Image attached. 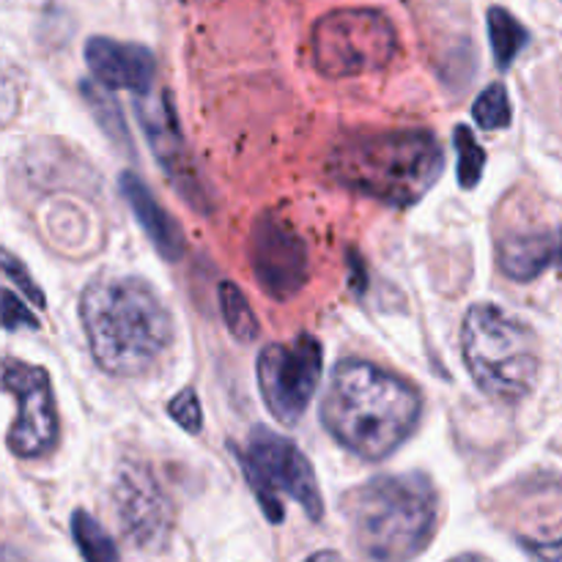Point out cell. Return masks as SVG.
<instances>
[{
	"label": "cell",
	"instance_id": "cell-14",
	"mask_svg": "<svg viewBox=\"0 0 562 562\" xmlns=\"http://www.w3.org/2000/svg\"><path fill=\"white\" fill-rule=\"evenodd\" d=\"M121 198L126 201V206L135 214L137 225L146 231L148 241L154 245V250L165 258V261H179L184 256V231L168 214V209L154 198V192L148 190L146 181L137 173L126 170L119 179Z\"/></svg>",
	"mask_w": 562,
	"mask_h": 562
},
{
	"label": "cell",
	"instance_id": "cell-1",
	"mask_svg": "<svg viewBox=\"0 0 562 562\" xmlns=\"http://www.w3.org/2000/svg\"><path fill=\"white\" fill-rule=\"evenodd\" d=\"M423 398L412 382L366 360H344L322 401V423L338 445L368 461L401 448L420 423Z\"/></svg>",
	"mask_w": 562,
	"mask_h": 562
},
{
	"label": "cell",
	"instance_id": "cell-16",
	"mask_svg": "<svg viewBox=\"0 0 562 562\" xmlns=\"http://www.w3.org/2000/svg\"><path fill=\"white\" fill-rule=\"evenodd\" d=\"M488 38H492L497 66L499 69H508L516 60V55L527 47L530 33H527V27L510 11L494 5V9H488Z\"/></svg>",
	"mask_w": 562,
	"mask_h": 562
},
{
	"label": "cell",
	"instance_id": "cell-18",
	"mask_svg": "<svg viewBox=\"0 0 562 562\" xmlns=\"http://www.w3.org/2000/svg\"><path fill=\"white\" fill-rule=\"evenodd\" d=\"M71 538H75L86 562H121L113 538L86 510H75V516H71Z\"/></svg>",
	"mask_w": 562,
	"mask_h": 562
},
{
	"label": "cell",
	"instance_id": "cell-19",
	"mask_svg": "<svg viewBox=\"0 0 562 562\" xmlns=\"http://www.w3.org/2000/svg\"><path fill=\"white\" fill-rule=\"evenodd\" d=\"M472 115H475V121L483 126V130L488 132L505 130V126L510 124V115H514V110H510L508 88H505L503 82L488 86L486 91L475 99V104H472Z\"/></svg>",
	"mask_w": 562,
	"mask_h": 562
},
{
	"label": "cell",
	"instance_id": "cell-13",
	"mask_svg": "<svg viewBox=\"0 0 562 562\" xmlns=\"http://www.w3.org/2000/svg\"><path fill=\"white\" fill-rule=\"evenodd\" d=\"M86 60L93 80L108 91L148 93L154 82V53L143 44L115 42L108 36H93L86 44Z\"/></svg>",
	"mask_w": 562,
	"mask_h": 562
},
{
	"label": "cell",
	"instance_id": "cell-15",
	"mask_svg": "<svg viewBox=\"0 0 562 562\" xmlns=\"http://www.w3.org/2000/svg\"><path fill=\"white\" fill-rule=\"evenodd\" d=\"M562 261V239L552 234H521L508 236L499 245V267L508 278L536 280L543 269Z\"/></svg>",
	"mask_w": 562,
	"mask_h": 562
},
{
	"label": "cell",
	"instance_id": "cell-25",
	"mask_svg": "<svg viewBox=\"0 0 562 562\" xmlns=\"http://www.w3.org/2000/svg\"><path fill=\"white\" fill-rule=\"evenodd\" d=\"M453 562H483L481 558H472V554H467V558H459V560H453Z\"/></svg>",
	"mask_w": 562,
	"mask_h": 562
},
{
	"label": "cell",
	"instance_id": "cell-24",
	"mask_svg": "<svg viewBox=\"0 0 562 562\" xmlns=\"http://www.w3.org/2000/svg\"><path fill=\"white\" fill-rule=\"evenodd\" d=\"M305 562H346V560L340 558V554H335V552H316L313 558H307Z\"/></svg>",
	"mask_w": 562,
	"mask_h": 562
},
{
	"label": "cell",
	"instance_id": "cell-2",
	"mask_svg": "<svg viewBox=\"0 0 562 562\" xmlns=\"http://www.w3.org/2000/svg\"><path fill=\"white\" fill-rule=\"evenodd\" d=\"M88 346L110 376H143L173 344V316L137 278H97L80 296Z\"/></svg>",
	"mask_w": 562,
	"mask_h": 562
},
{
	"label": "cell",
	"instance_id": "cell-23",
	"mask_svg": "<svg viewBox=\"0 0 562 562\" xmlns=\"http://www.w3.org/2000/svg\"><path fill=\"white\" fill-rule=\"evenodd\" d=\"M22 302H25V296H22V300H16L9 289L3 291V327L5 329H20V327L36 329L38 327L36 316H33V313L27 311Z\"/></svg>",
	"mask_w": 562,
	"mask_h": 562
},
{
	"label": "cell",
	"instance_id": "cell-3",
	"mask_svg": "<svg viewBox=\"0 0 562 562\" xmlns=\"http://www.w3.org/2000/svg\"><path fill=\"white\" fill-rule=\"evenodd\" d=\"M445 154L431 132L357 135L333 148L327 170L338 184L387 206H415L442 176Z\"/></svg>",
	"mask_w": 562,
	"mask_h": 562
},
{
	"label": "cell",
	"instance_id": "cell-4",
	"mask_svg": "<svg viewBox=\"0 0 562 562\" xmlns=\"http://www.w3.org/2000/svg\"><path fill=\"white\" fill-rule=\"evenodd\" d=\"M346 508L357 547L373 562H409L437 530V492L417 472L373 477L349 494Z\"/></svg>",
	"mask_w": 562,
	"mask_h": 562
},
{
	"label": "cell",
	"instance_id": "cell-8",
	"mask_svg": "<svg viewBox=\"0 0 562 562\" xmlns=\"http://www.w3.org/2000/svg\"><path fill=\"white\" fill-rule=\"evenodd\" d=\"M324 373V349L318 338L302 333L289 344H269L258 355V387L263 404L283 426L305 415Z\"/></svg>",
	"mask_w": 562,
	"mask_h": 562
},
{
	"label": "cell",
	"instance_id": "cell-5",
	"mask_svg": "<svg viewBox=\"0 0 562 562\" xmlns=\"http://www.w3.org/2000/svg\"><path fill=\"white\" fill-rule=\"evenodd\" d=\"M461 351L472 382L497 401H521L532 393L541 355L532 329L492 302L467 311L461 324Z\"/></svg>",
	"mask_w": 562,
	"mask_h": 562
},
{
	"label": "cell",
	"instance_id": "cell-20",
	"mask_svg": "<svg viewBox=\"0 0 562 562\" xmlns=\"http://www.w3.org/2000/svg\"><path fill=\"white\" fill-rule=\"evenodd\" d=\"M456 148H459V181L464 190H475L486 168V151L475 140L470 126H456Z\"/></svg>",
	"mask_w": 562,
	"mask_h": 562
},
{
	"label": "cell",
	"instance_id": "cell-7",
	"mask_svg": "<svg viewBox=\"0 0 562 562\" xmlns=\"http://www.w3.org/2000/svg\"><path fill=\"white\" fill-rule=\"evenodd\" d=\"M239 464L272 525L283 521L280 494L294 499L313 521L322 519L324 503L316 472H313L305 453L289 437H280V434L261 426L252 428L245 453H239Z\"/></svg>",
	"mask_w": 562,
	"mask_h": 562
},
{
	"label": "cell",
	"instance_id": "cell-22",
	"mask_svg": "<svg viewBox=\"0 0 562 562\" xmlns=\"http://www.w3.org/2000/svg\"><path fill=\"white\" fill-rule=\"evenodd\" d=\"M3 272H5V278H9L11 283L22 291V296H25L27 302H33L36 307H44V291L33 283L31 274H27V269L22 267V263L16 261L11 252H3Z\"/></svg>",
	"mask_w": 562,
	"mask_h": 562
},
{
	"label": "cell",
	"instance_id": "cell-11",
	"mask_svg": "<svg viewBox=\"0 0 562 562\" xmlns=\"http://www.w3.org/2000/svg\"><path fill=\"white\" fill-rule=\"evenodd\" d=\"M137 121H140L143 132L148 137L154 157H157L159 168L168 176L170 184L179 190V195L190 203L192 209H206V192H203L201 179H198L195 168H192L190 151L181 137L179 115H176V104L168 91L162 93H140L137 99Z\"/></svg>",
	"mask_w": 562,
	"mask_h": 562
},
{
	"label": "cell",
	"instance_id": "cell-10",
	"mask_svg": "<svg viewBox=\"0 0 562 562\" xmlns=\"http://www.w3.org/2000/svg\"><path fill=\"white\" fill-rule=\"evenodd\" d=\"M250 267L261 291L272 300H289L311 272L305 239L280 214H261L250 231Z\"/></svg>",
	"mask_w": 562,
	"mask_h": 562
},
{
	"label": "cell",
	"instance_id": "cell-9",
	"mask_svg": "<svg viewBox=\"0 0 562 562\" xmlns=\"http://www.w3.org/2000/svg\"><path fill=\"white\" fill-rule=\"evenodd\" d=\"M3 387L14 398L16 415L9 428V450L20 459H38L58 445L60 423L53 387L44 368L5 360Z\"/></svg>",
	"mask_w": 562,
	"mask_h": 562
},
{
	"label": "cell",
	"instance_id": "cell-17",
	"mask_svg": "<svg viewBox=\"0 0 562 562\" xmlns=\"http://www.w3.org/2000/svg\"><path fill=\"white\" fill-rule=\"evenodd\" d=\"M217 296H220V311H223V322L225 327H228V333L234 335L236 340H241V344H252V340L258 338V333H261V327H258L256 313H252L250 302L245 300L239 285L231 283V280H223L217 289Z\"/></svg>",
	"mask_w": 562,
	"mask_h": 562
},
{
	"label": "cell",
	"instance_id": "cell-21",
	"mask_svg": "<svg viewBox=\"0 0 562 562\" xmlns=\"http://www.w3.org/2000/svg\"><path fill=\"white\" fill-rule=\"evenodd\" d=\"M168 412L187 434H201L203 412H201V401H198L195 390L192 387L181 390V393L168 404Z\"/></svg>",
	"mask_w": 562,
	"mask_h": 562
},
{
	"label": "cell",
	"instance_id": "cell-6",
	"mask_svg": "<svg viewBox=\"0 0 562 562\" xmlns=\"http://www.w3.org/2000/svg\"><path fill=\"white\" fill-rule=\"evenodd\" d=\"M398 53V33L393 22L373 9H338L313 25V66L324 77L368 75L390 64Z\"/></svg>",
	"mask_w": 562,
	"mask_h": 562
},
{
	"label": "cell",
	"instance_id": "cell-12",
	"mask_svg": "<svg viewBox=\"0 0 562 562\" xmlns=\"http://www.w3.org/2000/svg\"><path fill=\"white\" fill-rule=\"evenodd\" d=\"M113 503L121 527L137 547L159 549L168 541L173 516H170L168 497L148 467L137 464V461H126L121 467L115 475Z\"/></svg>",
	"mask_w": 562,
	"mask_h": 562
}]
</instances>
